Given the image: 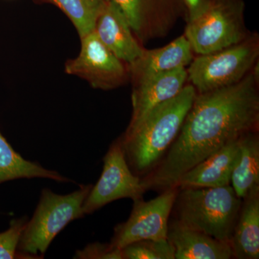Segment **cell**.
Instances as JSON below:
<instances>
[{"label":"cell","mask_w":259,"mask_h":259,"mask_svg":"<svg viewBox=\"0 0 259 259\" xmlns=\"http://www.w3.org/2000/svg\"><path fill=\"white\" fill-rule=\"evenodd\" d=\"M42 178L57 182H73L59 172L22 157L0 133V184L19 179Z\"/></svg>","instance_id":"cell-18"},{"label":"cell","mask_w":259,"mask_h":259,"mask_svg":"<svg viewBox=\"0 0 259 259\" xmlns=\"http://www.w3.org/2000/svg\"><path fill=\"white\" fill-rule=\"evenodd\" d=\"M232 187L241 199L259 189L258 131L243 135L239 139V153L231 176Z\"/></svg>","instance_id":"cell-17"},{"label":"cell","mask_w":259,"mask_h":259,"mask_svg":"<svg viewBox=\"0 0 259 259\" xmlns=\"http://www.w3.org/2000/svg\"><path fill=\"white\" fill-rule=\"evenodd\" d=\"M178 188L163 191L156 198L134 201L128 219L114 229L110 245L121 248L142 240L166 239L170 215Z\"/></svg>","instance_id":"cell-8"},{"label":"cell","mask_w":259,"mask_h":259,"mask_svg":"<svg viewBox=\"0 0 259 259\" xmlns=\"http://www.w3.org/2000/svg\"><path fill=\"white\" fill-rule=\"evenodd\" d=\"M245 7L244 0H209L204 14L187 23L185 36L194 54H210L245 40L250 33Z\"/></svg>","instance_id":"cell-6"},{"label":"cell","mask_w":259,"mask_h":259,"mask_svg":"<svg viewBox=\"0 0 259 259\" xmlns=\"http://www.w3.org/2000/svg\"><path fill=\"white\" fill-rule=\"evenodd\" d=\"M196 96L194 87L185 85L177 96L155 107L135 128L119 138L134 175H147L161 161L178 136Z\"/></svg>","instance_id":"cell-2"},{"label":"cell","mask_w":259,"mask_h":259,"mask_svg":"<svg viewBox=\"0 0 259 259\" xmlns=\"http://www.w3.org/2000/svg\"><path fill=\"white\" fill-rule=\"evenodd\" d=\"M239 139L231 141L192 167L179 179L175 187L212 188L230 185L239 153Z\"/></svg>","instance_id":"cell-13"},{"label":"cell","mask_w":259,"mask_h":259,"mask_svg":"<svg viewBox=\"0 0 259 259\" xmlns=\"http://www.w3.org/2000/svg\"><path fill=\"white\" fill-rule=\"evenodd\" d=\"M230 244L233 258H259V189L243 199Z\"/></svg>","instance_id":"cell-16"},{"label":"cell","mask_w":259,"mask_h":259,"mask_svg":"<svg viewBox=\"0 0 259 259\" xmlns=\"http://www.w3.org/2000/svg\"><path fill=\"white\" fill-rule=\"evenodd\" d=\"M121 251L122 259H175V248L167 238L134 242Z\"/></svg>","instance_id":"cell-20"},{"label":"cell","mask_w":259,"mask_h":259,"mask_svg":"<svg viewBox=\"0 0 259 259\" xmlns=\"http://www.w3.org/2000/svg\"><path fill=\"white\" fill-rule=\"evenodd\" d=\"M186 81L187 69L181 67L134 83L132 117L125 131L135 128L155 107L177 96Z\"/></svg>","instance_id":"cell-11"},{"label":"cell","mask_w":259,"mask_h":259,"mask_svg":"<svg viewBox=\"0 0 259 259\" xmlns=\"http://www.w3.org/2000/svg\"><path fill=\"white\" fill-rule=\"evenodd\" d=\"M103 161L101 177L83 202L85 215L117 199L129 198L134 202L143 199L146 192L141 177L130 169L120 139L112 143Z\"/></svg>","instance_id":"cell-7"},{"label":"cell","mask_w":259,"mask_h":259,"mask_svg":"<svg viewBox=\"0 0 259 259\" xmlns=\"http://www.w3.org/2000/svg\"><path fill=\"white\" fill-rule=\"evenodd\" d=\"M167 239L175 248V259H230L231 244L191 229L175 219L168 223Z\"/></svg>","instance_id":"cell-15"},{"label":"cell","mask_w":259,"mask_h":259,"mask_svg":"<svg viewBox=\"0 0 259 259\" xmlns=\"http://www.w3.org/2000/svg\"><path fill=\"white\" fill-rule=\"evenodd\" d=\"M79 56L68 61L65 71L86 80L95 89L110 90L130 79L127 65L107 49L93 31L81 37Z\"/></svg>","instance_id":"cell-9"},{"label":"cell","mask_w":259,"mask_h":259,"mask_svg":"<svg viewBox=\"0 0 259 259\" xmlns=\"http://www.w3.org/2000/svg\"><path fill=\"white\" fill-rule=\"evenodd\" d=\"M209 0H182L187 10V23L193 22L204 14Z\"/></svg>","instance_id":"cell-23"},{"label":"cell","mask_w":259,"mask_h":259,"mask_svg":"<svg viewBox=\"0 0 259 259\" xmlns=\"http://www.w3.org/2000/svg\"><path fill=\"white\" fill-rule=\"evenodd\" d=\"M81 185L79 190L61 195L44 188L35 212L22 232L18 250L25 258H41L51 242L69 223L84 217L83 204L93 188Z\"/></svg>","instance_id":"cell-4"},{"label":"cell","mask_w":259,"mask_h":259,"mask_svg":"<svg viewBox=\"0 0 259 259\" xmlns=\"http://www.w3.org/2000/svg\"><path fill=\"white\" fill-rule=\"evenodd\" d=\"M74 258L122 259V256L121 249L114 248L110 243H94L88 244L82 250H76Z\"/></svg>","instance_id":"cell-22"},{"label":"cell","mask_w":259,"mask_h":259,"mask_svg":"<svg viewBox=\"0 0 259 259\" xmlns=\"http://www.w3.org/2000/svg\"><path fill=\"white\" fill-rule=\"evenodd\" d=\"M93 31L107 49L127 65L132 64L144 51L125 15L110 0H107L99 15Z\"/></svg>","instance_id":"cell-12"},{"label":"cell","mask_w":259,"mask_h":259,"mask_svg":"<svg viewBox=\"0 0 259 259\" xmlns=\"http://www.w3.org/2000/svg\"><path fill=\"white\" fill-rule=\"evenodd\" d=\"M239 82L197 94L173 144L144 178L146 191L176 187L184 174L243 135L258 131V63Z\"/></svg>","instance_id":"cell-1"},{"label":"cell","mask_w":259,"mask_h":259,"mask_svg":"<svg viewBox=\"0 0 259 259\" xmlns=\"http://www.w3.org/2000/svg\"><path fill=\"white\" fill-rule=\"evenodd\" d=\"M56 5L72 22L80 37L93 32L107 0H46Z\"/></svg>","instance_id":"cell-19"},{"label":"cell","mask_w":259,"mask_h":259,"mask_svg":"<svg viewBox=\"0 0 259 259\" xmlns=\"http://www.w3.org/2000/svg\"><path fill=\"white\" fill-rule=\"evenodd\" d=\"M128 22L141 44L166 37L187 10L182 0H110Z\"/></svg>","instance_id":"cell-10"},{"label":"cell","mask_w":259,"mask_h":259,"mask_svg":"<svg viewBox=\"0 0 259 259\" xmlns=\"http://www.w3.org/2000/svg\"><path fill=\"white\" fill-rule=\"evenodd\" d=\"M27 216L13 220L7 231L0 233V259L23 258V255L18 250L19 240L26 226Z\"/></svg>","instance_id":"cell-21"},{"label":"cell","mask_w":259,"mask_h":259,"mask_svg":"<svg viewBox=\"0 0 259 259\" xmlns=\"http://www.w3.org/2000/svg\"><path fill=\"white\" fill-rule=\"evenodd\" d=\"M193 54L185 35L160 49H144L136 61L127 65L130 78L134 84L161 73L186 67L193 60Z\"/></svg>","instance_id":"cell-14"},{"label":"cell","mask_w":259,"mask_h":259,"mask_svg":"<svg viewBox=\"0 0 259 259\" xmlns=\"http://www.w3.org/2000/svg\"><path fill=\"white\" fill-rule=\"evenodd\" d=\"M258 56V34L250 32L243 41L194 58L187 70V81L197 94L236 84L251 71Z\"/></svg>","instance_id":"cell-5"},{"label":"cell","mask_w":259,"mask_h":259,"mask_svg":"<svg viewBox=\"0 0 259 259\" xmlns=\"http://www.w3.org/2000/svg\"><path fill=\"white\" fill-rule=\"evenodd\" d=\"M242 201L231 185L179 189L174 219L219 241L231 242Z\"/></svg>","instance_id":"cell-3"}]
</instances>
